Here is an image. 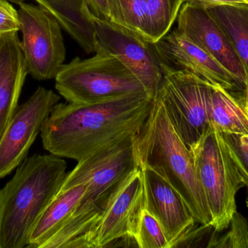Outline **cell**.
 Listing matches in <instances>:
<instances>
[{
    "instance_id": "277c9868",
    "label": "cell",
    "mask_w": 248,
    "mask_h": 248,
    "mask_svg": "<svg viewBox=\"0 0 248 248\" xmlns=\"http://www.w3.org/2000/svg\"><path fill=\"white\" fill-rule=\"evenodd\" d=\"M137 133L128 134L100 147L78 162L67 174L59 191L87 184L76 213L91 219L102 218L109 199L140 163Z\"/></svg>"
},
{
    "instance_id": "f546056e",
    "label": "cell",
    "mask_w": 248,
    "mask_h": 248,
    "mask_svg": "<svg viewBox=\"0 0 248 248\" xmlns=\"http://www.w3.org/2000/svg\"><path fill=\"white\" fill-rule=\"evenodd\" d=\"M246 204H247V206H248V195L247 199H246Z\"/></svg>"
},
{
    "instance_id": "4dcf8cb0",
    "label": "cell",
    "mask_w": 248,
    "mask_h": 248,
    "mask_svg": "<svg viewBox=\"0 0 248 248\" xmlns=\"http://www.w3.org/2000/svg\"><path fill=\"white\" fill-rule=\"evenodd\" d=\"M247 1H248V0H247Z\"/></svg>"
},
{
    "instance_id": "ac0fdd59",
    "label": "cell",
    "mask_w": 248,
    "mask_h": 248,
    "mask_svg": "<svg viewBox=\"0 0 248 248\" xmlns=\"http://www.w3.org/2000/svg\"><path fill=\"white\" fill-rule=\"evenodd\" d=\"M209 117L211 123L220 132L248 135V115L244 103L222 87L212 84Z\"/></svg>"
},
{
    "instance_id": "7c38bea8",
    "label": "cell",
    "mask_w": 248,
    "mask_h": 248,
    "mask_svg": "<svg viewBox=\"0 0 248 248\" xmlns=\"http://www.w3.org/2000/svg\"><path fill=\"white\" fill-rule=\"evenodd\" d=\"M144 209V183L140 167L124 181L109 199L96 231L95 248L109 247L125 236L135 237Z\"/></svg>"
},
{
    "instance_id": "7402d4cb",
    "label": "cell",
    "mask_w": 248,
    "mask_h": 248,
    "mask_svg": "<svg viewBox=\"0 0 248 248\" xmlns=\"http://www.w3.org/2000/svg\"><path fill=\"white\" fill-rule=\"evenodd\" d=\"M135 238L140 248H170L161 224L145 208L140 217Z\"/></svg>"
},
{
    "instance_id": "6da1fadb",
    "label": "cell",
    "mask_w": 248,
    "mask_h": 248,
    "mask_svg": "<svg viewBox=\"0 0 248 248\" xmlns=\"http://www.w3.org/2000/svg\"><path fill=\"white\" fill-rule=\"evenodd\" d=\"M153 103L146 94L89 104L58 103L42 125L44 148L52 155L80 161L109 143L138 133Z\"/></svg>"
},
{
    "instance_id": "5b68a950",
    "label": "cell",
    "mask_w": 248,
    "mask_h": 248,
    "mask_svg": "<svg viewBox=\"0 0 248 248\" xmlns=\"http://www.w3.org/2000/svg\"><path fill=\"white\" fill-rule=\"evenodd\" d=\"M55 79V88L69 103L89 104L147 95L140 80L125 65L104 52H96L87 59L74 58L62 66Z\"/></svg>"
},
{
    "instance_id": "2e32d148",
    "label": "cell",
    "mask_w": 248,
    "mask_h": 248,
    "mask_svg": "<svg viewBox=\"0 0 248 248\" xmlns=\"http://www.w3.org/2000/svg\"><path fill=\"white\" fill-rule=\"evenodd\" d=\"M87 53L94 52L93 15L87 0H35Z\"/></svg>"
},
{
    "instance_id": "30bf717a",
    "label": "cell",
    "mask_w": 248,
    "mask_h": 248,
    "mask_svg": "<svg viewBox=\"0 0 248 248\" xmlns=\"http://www.w3.org/2000/svg\"><path fill=\"white\" fill-rule=\"evenodd\" d=\"M60 99L52 90L39 87L25 103L17 106L0 139V179L26 158L44 122Z\"/></svg>"
},
{
    "instance_id": "44dd1931",
    "label": "cell",
    "mask_w": 248,
    "mask_h": 248,
    "mask_svg": "<svg viewBox=\"0 0 248 248\" xmlns=\"http://www.w3.org/2000/svg\"><path fill=\"white\" fill-rule=\"evenodd\" d=\"M110 21L143 35L145 24V0H110Z\"/></svg>"
},
{
    "instance_id": "5bb4252c",
    "label": "cell",
    "mask_w": 248,
    "mask_h": 248,
    "mask_svg": "<svg viewBox=\"0 0 248 248\" xmlns=\"http://www.w3.org/2000/svg\"><path fill=\"white\" fill-rule=\"evenodd\" d=\"M140 169L144 208L161 224L172 248L198 223L180 194L167 181L149 167Z\"/></svg>"
},
{
    "instance_id": "ba28073f",
    "label": "cell",
    "mask_w": 248,
    "mask_h": 248,
    "mask_svg": "<svg viewBox=\"0 0 248 248\" xmlns=\"http://www.w3.org/2000/svg\"><path fill=\"white\" fill-rule=\"evenodd\" d=\"M94 52H104L116 57L144 86L153 100L163 80L162 63L154 43L141 33L110 20L93 16Z\"/></svg>"
},
{
    "instance_id": "8fae6325",
    "label": "cell",
    "mask_w": 248,
    "mask_h": 248,
    "mask_svg": "<svg viewBox=\"0 0 248 248\" xmlns=\"http://www.w3.org/2000/svg\"><path fill=\"white\" fill-rule=\"evenodd\" d=\"M154 47L162 64L171 69L189 71L230 93L235 89H246L218 60L176 30L168 32L155 42Z\"/></svg>"
},
{
    "instance_id": "9c48e42d",
    "label": "cell",
    "mask_w": 248,
    "mask_h": 248,
    "mask_svg": "<svg viewBox=\"0 0 248 248\" xmlns=\"http://www.w3.org/2000/svg\"><path fill=\"white\" fill-rule=\"evenodd\" d=\"M19 5L21 45L28 71L38 80L55 78L66 55L61 24L40 5L24 2Z\"/></svg>"
},
{
    "instance_id": "83f0119b",
    "label": "cell",
    "mask_w": 248,
    "mask_h": 248,
    "mask_svg": "<svg viewBox=\"0 0 248 248\" xmlns=\"http://www.w3.org/2000/svg\"><path fill=\"white\" fill-rule=\"evenodd\" d=\"M245 107H246V111L248 115V82L246 83V91H245V100H244Z\"/></svg>"
},
{
    "instance_id": "484cf974",
    "label": "cell",
    "mask_w": 248,
    "mask_h": 248,
    "mask_svg": "<svg viewBox=\"0 0 248 248\" xmlns=\"http://www.w3.org/2000/svg\"><path fill=\"white\" fill-rule=\"evenodd\" d=\"M183 1L206 10L221 6L248 5L247 0H183Z\"/></svg>"
},
{
    "instance_id": "4316f807",
    "label": "cell",
    "mask_w": 248,
    "mask_h": 248,
    "mask_svg": "<svg viewBox=\"0 0 248 248\" xmlns=\"http://www.w3.org/2000/svg\"><path fill=\"white\" fill-rule=\"evenodd\" d=\"M87 1L94 17L110 20V0H87Z\"/></svg>"
},
{
    "instance_id": "d4e9b609",
    "label": "cell",
    "mask_w": 248,
    "mask_h": 248,
    "mask_svg": "<svg viewBox=\"0 0 248 248\" xmlns=\"http://www.w3.org/2000/svg\"><path fill=\"white\" fill-rule=\"evenodd\" d=\"M20 22L17 10L6 0H0V36L17 33Z\"/></svg>"
},
{
    "instance_id": "e0dca14e",
    "label": "cell",
    "mask_w": 248,
    "mask_h": 248,
    "mask_svg": "<svg viewBox=\"0 0 248 248\" xmlns=\"http://www.w3.org/2000/svg\"><path fill=\"white\" fill-rule=\"evenodd\" d=\"M87 188V184H80L59 191L36 223L28 248H41L58 233L77 209Z\"/></svg>"
},
{
    "instance_id": "603a6c76",
    "label": "cell",
    "mask_w": 248,
    "mask_h": 248,
    "mask_svg": "<svg viewBox=\"0 0 248 248\" xmlns=\"http://www.w3.org/2000/svg\"><path fill=\"white\" fill-rule=\"evenodd\" d=\"M228 227L230 230L224 235L214 236L208 248H248V220L236 211Z\"/></svg>"
},
{
    "instance_id": "52a82bcc",
    "label": "cell",
    "mask_w": 248,
    "mask_h": 248,
    "mask_svg": "<svg viewBox=\"0 0 248 248\" xmlns=\"http://www.w3.org/2000/svg\"><path fill=\"white\" fill-rule=\"evenodd\" d=\"M163 80L157 93L173 129L189 150L211 126V84L195 74L173 70L162 64Z\"/></svg>"
},
{
    "instance_id": "4fadbf2b",
    "label": "cell",
    "mask_w": 248,
    "mask_h": 248,
    "mask_svg": "<svg viewBox=\"0 0 248 248\" xmlns=\"http://www.w3.org/2000/svg\"><path fill=\"white\" fill-rule=\"evenodd\" d=\"M177 23L178 33L213 55L246 86L247 76L243 64L222 28L208 10L184 3Z\"/></svg>"
},
{
    "instance_id": "3957f363",
    "label": "cell",
    "mask_w": 248,
    "mask_h": 248,
    "mask_svg": "<svg viewBox=\"0 0 248 248\" xmlns=\"http://www.w3.org/2000/svg\"><path fill=\"white\" fill-rule=\"evenodd\" d=\"M140 167H149L167 181L183 198L198 224L210 225L211 215L198 181L190 150L173 129L159 99L137 135Z\"/></svg>"
},
{
    "instance_id": "ffe728a7",
    "label": "cell",
    "mask_w": 248,
    "mask_h": 248,
    "mask_svg": "<svg viewBox=\"0 0 248 248\" xmlns=\"http://www.w3.org/2000/svg\"><path fill=\"white\" fill-rule=\"evenodd\" d=\"M183 3V0H145L143 36L153 43L161 39L170 31Z\"/></svg>"
},
{
    "instance_id": "cb8c5ba5",
    "label": "cell",
    "mask_w": 248,
    "mask_h": 248,
    "mask_svg": "<svg viewBox=\"0 0 248 248\" xmlns=\"http://www.w3.org/2000/svg\"><path fill=\"white\" fill-rule=\"evenodd\" d=\"M220 133L243 179L245 186L248 187V134L223 133V132H220Z\"/></svg>"
},
{
    "instance_id": "d6986e66",
    "label": "cell",
    "mask_w": 248,
    "mask_h": 248,
    "mask_svg": "<svg viewBox=\"0 0 248 248\" xmlns=\"http://www.w3.org/2000/svg\"><path fill=\"white\" fill-rule=\"evenodd\" d=\"M208 10L230 39L248 82V5L221 6Z\"/></svg>"
},
{
    "instance_id": "f1b7e54d",
    "label": "cell",
    "mask_w": 248,
    "mask_h": 248,
    "mask_svg": "<svg viewBox=\"0 0 248 248\" xmlns=\"http://www.w3.org/2000/svg\"><path fill=\"white\" fill-rule=\"evenodd\" d=\"M6 1H11V2L20 4H21V3L24 2L26 0H6Z\"/></svg>"
},
{
    "instance_id": "8992f818",
    "label": "cell",
    "mask_w": 248,
    "mask_h": 248,
    "mask_svg": "<svg viewBox=\"0 0 248 248\" xmlns=\"http://www.w3.org/2000/svg\"><path fill=\"white\" fill-rule=\"evenodd\" d=\"M195 170L217 232L228 228L237 211L235 196L245 186L219 131L211 123L202 139L190 150Z\"/></svg>"
},
{
    "instance_id": "9a60e30c",
    "label": "cell",
    "mask_w": 248,
    "mask_h": 248,
    "mask_svg": "<svg viewBox=\"0 0 248 248\" xmlns=\"http://www.w3.org/2000/svg\"><path fill=\"white\" fill-rule=\"evenodd\" d=\"M17 33L0 36V139L11 120L27 75Z\"/></svg>"
},
{
    "instance_id": "7a4b0ae2",
    "label": "cell",
    "mask_w": 248,
    "mask_h": 248,
    "mask_svg": "<svg viewBox=\"0 0 248 248\" xmlns=\"http://www.w3.org/2000/svg\"><path fill=\"white\" fill-rule=\"evenodd\" d=\"M66 162L52 155L26 157L0 189V248H28L30 236L66 177Z\"/></svg>"
}]
</instances>
